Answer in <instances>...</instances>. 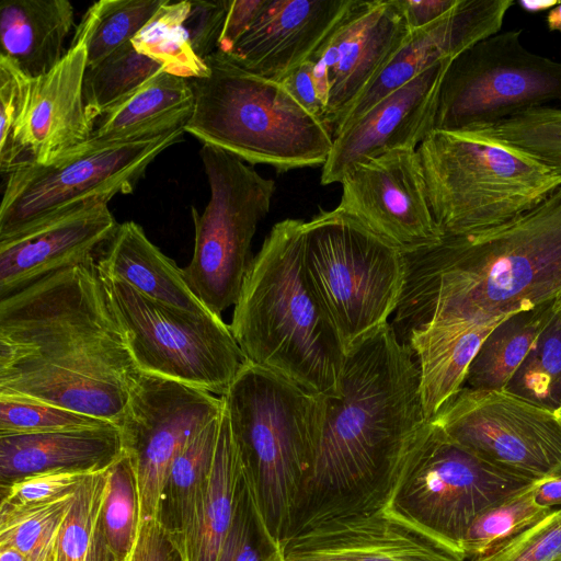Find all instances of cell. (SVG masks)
I'll list each match as a JSON object with an SVG mask.
<instances>
[{"mask_svg": "<svg viewBox=\"0 0 561 561\" xmlns=\"http://www.w3.org/2000/svg\"><path fill=\"white\" fill-rule=\"evenodd\" d=\"M420 381L413 353L390 323L346 353L337 391L324 394L313 461L284 541L331 520L386 508L428 421Z\"/></svg>", "mask_w": 561, "mask_h": 561, "instance_id": "1", "label": "cell"}, {"mask_svg": "<svg viewBox=\"0 0 561 561\" xmlns=\"http://www.w3.org/2000/svg\"><path fill=\"white\" fill-rule=\"evenodd\" d=\"M139 375L98 257L0 299V396L121 426Z\"/></svg>", "mask_w": 561, "mask_h": 561, "instance_id": "2", "label": "cell"}, {"mask_svg": "<svg viewBox=\"0 0 561 561\" xmlns=\"http://www.w3.org/2000/svg\"><path fill=\"white\" fill-rule=\"evenodd\" d=\"M393 325L534 310L561 289V186L529 211L478 233L404 253Z\"/></svg>", "mask_w": 561, "mask_h": 561, "instance_id": "3", "label": "cell"}, {"mask_svg": "<svg viewBox=\"0 0 561 561\" xmlns=\"http://www.w3.org/2000/svg\"><path fill=\"white\" fill-rule=\"evenodd\" d=\"M300 219L273 226L245 275L230 329L248 362L317 394H334L345 360L304 262Z\"/></svg>", "mask_w": 561, "mask_h": 561, "instance_id": "4", "label": "cell"}, {"mask_svg": "<svg viewBox=\"0 0 561 561\" xmlns=\"http://www.w3.org/2000/svg\"><path fill=\"white\" fill-rule=\"evenodd\" d=\"M208 73L190 80L194 94L185 133L278 172L323 165L333 146L330 128L306 111L277 81L215 51L206 57Z\"/></svg>", "mask_w": 561, "mask_h": 561, "instance_id": "5", "label": "cell"}, {"mask_svg": "<svg viewBox=\"0 0 561 561\" xmlns=\"http://www.w3.org/2000/svg\"><path fill=\"white\" fill-rule=\"evenodd\" d=\"M221 398L260 511L268 530L282 543L313 461L324 394L247 362Z\"/></svg>", "mask_w": 561, "mask_h": 561, "instance_id": "6", "label": "cell"}, {"mask_svg": "<svg viewBox=\"0 0 561 561\" xmlns=\"http://www.w3.org/2000/svg\"><path fill=\"white\" fill-rule=\"evenodd\" d=\"M417 152L444 237L508 222L561 186V176L538 158L482 131L434 129Z\"/></svg>", "mask_w": 561, "mask_h": 561, "instance_id": "7", "label": "cell"}, {"mask_svg": "<svg viewBox=\"0 0 561 561\" xmlns=\"http://www.w3.org/2000/svg\"><path fill=\"white\" fill-rule=\"evenodd\" d=\"M304 262L345 354L394 313L405 254L340 207L305 221Z\"/></svg>", "mask_w": 561, "mask_h": 561, "instance_id": "8", "label": "cell"}, {"mask_svg": "<svg viewBox=\"0 0 561 561\" xmlns=\"http://www.w3.org/2000/svg\"><path fill=\"white\" fill-rule=\"evenodd\" d=\"M533 482L480 458L428 420L404 459L385 511L463 561V540L476 517Z\"/></svg>", "mask_w": 561, "mask_h": 561, "instance_id": "9", "label": "cell"}, {"mask_svg": "<svg viewBox=\"0 0 561 561\" xmlns=\"http://www.w3.org/2000/svg\"><path fill=\"white\" fill-rule=\"evenodd\" d=\"M99 272L140 373L227 393L248 360L221 317L153 300Z\"/></svg>", "mask_w": 561, "mask_h": 561, "instance_id": "10", "label": "cell"}, {"mask_svg": "<svg viewBox=\"0 0 561 561\" xmlns=\"http://www.w3.org/2000/svg\"><path fill=\"white\" fill-rule=\"evenodd\" d=\"M201 158L210 197L203 213L191 208L195 243L183 275L205 308L221 317L238 301L254 257L252 240L276 184L221 149L203 145Z\"/></svg>", "mask_w": 561, "mask_h": 561, "instance_id": "11", "label": "cell"}, {"mask_svg": "<svg viewBox=\"0 0 561 561\" xmlns=\"http://www.w3.org/2000/svg\"><path fill=\"white\" fill-rule=\"evenodd\" d=\"M185 128L103 145L82 144L53 161L7 174L0 240L75 207L133 192L149 164L178 142Z\"/></svg>", "mask_w": 561, "mask_h": 561, "instance_id": "12", "label": "cell"}, {"mask_svg": "<svg viewBox=\"0 0 561 561\" xmlns=\"http://www.w3.org/2000/svg\"><path fill=\"white\" fill-rule=\"evenodd\" d=\"M522 33L500 31L453 59L440 83L434 129L483 130L561 101V62L527 49Z\"/></svg>", "mask_w": 561, "mask_h": 561, "instance_id": "13", "label": "cell"}, {"mask_svg": "<svg viewBox=\"0 0 561 561\" xmlns=\"http://www.w3.org/2000/svg\"><path fill=\"white\" fill-rule=\"evenodd\" d=\"M430 421L508 472L531 481L561 476V424L553 410L506 388L462 387Z\"/></svg>", "mask_w": 561, "mask_h": 561, "instance_id": "14", "label": "cell"}, {"mask_svg": "<svg viewBox=\"0 0 561 561\" xmlns=\"http://www.w3.org/2000/svg\"><path fill=\"white\" fill-rule=\"evenodd\" d=\"M224 410L206 390L140 373L119 426L137 479L140 520L158 517L170 468L182 449Z\"/></svg>", "mask_w": 561, "mask_h": 561, "instance_id": "15", "label": "cell"}, {"mask_svg": "<svg viewBox=\"0 0 561 561\" xmlns=\"http://www.w3.org/2000/svg\"><path fill=\"white\" fill-rule=\"evenodd\" d=\"M411 30L399 0H353L309 58L332 135Z\"/></svg>", "mask_w": 561, "mask_h": 561, "instance_id": "16", "label": "cell"}, {"mask_svg": "<svg viewBox=\"0 0 561 561\" xmlns=\"http://www.w3.org/2000/svg\"><path fill=\"white\" fill-rule=\"evenodd\" d=\"M341 184L337 207L403 253L443 240L430 206L417 149H394L360 162L344 175Z\"/></svg>", "mask_w": 561, "mask_h": 561, "instance_id": "17", "label": "cell"}, {"mask_svg": "<svg viewBox=\"0 0 561 561\" xmlns=\"http://www.w3.org/2000/svg\"><path fill=\"white\" fill-rule=\"evenodd\" d=\"M87 51L72 45L49 72L31 78L20 72L11 149L2 174L31 163L45 164L88 141L95 124L83 98Z\"/></svg>", "mask_w": 561, "mask_h": 561, "instance_id": "18", "label": "cell"}, {"mask_svg": "<svg viewBox=\"0 0 561 561\" xmlns=\"http://www.w3.org/2000/svg\"><path fill=\"white\" fill-rule=\"evenodd\" d=\"M453 60L423 71L333 138L321 184L341 183L356 164L394 149H417L434 130L443 77Z\"/></svg>", "mask_w": 561, "mask_h": 561, "instance_id": "19", "label": "cell"}, {"mask_svg": "<svg viewBox=\"0 0 561 561\" xmlns=\"http://www.w3.org/2000/svg\"><path fill=\"white\" fill-rule=\"evenodd\" d=\"M118 222L96 201L0 240V299L69 266L99 256Z\"/></svg>", "mask_w": 561, "mask_h": 561, "instance_id": "20", "label": "cell"}, {"mask_svg": "<svg viewBox=\"0 0 561 561\" xmlns=\"http://www.w3.org/2000/svg\"><path fill=\"white\" fill-rule=\"evenodd\" d=\"M514 0H457L443 16L410 33L389 64L353 103L333 138L383 98L477 42L501 31Z\"/></svg>", "mask_w": 561, "mask_h": 561, "instance_id": "21", "label": "cell"}, {"mask_svg": "<svg viewBox=\"0 0 561 561\" xmlns=\"http://www.w3.org/2000/svg\"><path fill=\"white\" fill-rule=\"evenodd\" d=\"M353 0H265L228 56L243 69L280 82L318 49Z\"/></svg>", "mask_w": 561, "mask_h": 561, "instance_id": "22", "label": "cell"}, {"mask_svg": "<svg viewBox=\"0 0 561 561\" xmlns=\"http://www.w3.org/2000/svg\"><path fill=\"white\" fill-rule=\"evenodd\" d=\"M280 546L283 561H462L385 510L324 523Z\"/></svg>", "mask_w": 561, "mask_h": 561, "instance_id": "23", "label": "cell"}, {"mask_svg": "<svg viewBox=\"0 0 561 561\" xmlns=\"http://www.w3.org/2000/svg\"><path fill=\"white\" fill-rule=\"evenodd\" d=\"M512 316L432 319L398 336L417 362L427 420L463 387L469 366L483 342Z\"/></svg>", "mask_w": 561, "mask_h": 561, "instance_id": "24", "label": "cell"}, {"mask_svg": "<svg viewBox=\"0 0 561 561\" xmlns=\"http://www.w3.org/2000/svg\"><path fill=\"white\" fill-rule=\"evenodd\" d=\"M125 454L119 426L0 435V482L49 471L98 472Z\"/></svg>", "mask_w": 561, "mask_h": 561, "instance_id": "25", "label": "cell"}, {"mask_svg": "<svg viewBox=\"0 0 561 561\" xmlns=\"http://www.w3.org/2000/svg\"><path fill=\"white\" fill-rule=\"evenodd\" d=\"M75 26L67 0H2L0 56L31 78L49 72L64 58L65 41Z\"/></svg>", "mask_w": 561, "mask_h": 561, "instance_id": "26", "label": "cell"}, {"mask_svg": "<svg viewBox=\"0 0 561 561\" xmlns=\"http://www.w3.org/2000/svg\"><path fill=\"white\" fill-rule=\"evenodd\" d=\"M193 108L190 80L161 71L107 110L84 144L128 141L185 128Z\"/></svg>", "mask_w": 561, "mask_h": 561, "instance_id": "27", "label": "cell"}, {"mask_svg": "<svg viewBox=\"0 0 561 561\" xmlns=\"http://www.w3.org/2000/svg\"><path fill=\"white\" fill-rule=\"evenodd\" d=\"M98 264L153 300L190 311L210 312L187 286L183 268L162 253L135 221L118 225L99 254Z\"/></svg>", "mask_w": 561, "mask_h": 561, "instance_id": "28", "label": "cell"}, {"mask_svg": "<svg viewBox=\"0 0 561 561\" xmlns=\"http://www.w3.org/2000/svg\"><path fill=\"white\" fill-rule=\"evenodd\" d=\"M243 467L225 408L213 468L193 520L180 540L187 561H216L230 527Z\"/></svg>", "mask_w": 561, "mask_h": 561, "instance_id": "29", "label": "cell"}, {"mask_svg": "<svg viewBox=\"0 0 561 561\" xmlns=\"http://www.w3.org/2000/svg\"><path fill=\"white\" fill-rule=\"evenodd\" d=\"M552 317L550 301L501 322L471 362L465 379L466 387L506 388Z\"/></svg>", "mask_w": 561, "mask_h": 561, "instance_id": "30", "label": "cell"}, {"mask_svg": "<svg viewBox=\"0 0 561 561\" xmlns=\"http://www.w3.org/2000/svg\"><path fill=\"white\" fill-rule=\"evenodd\" d=\"M221 415L222 412L209 422L176 456L162 490L157 518L180 540L192 524L202 492L210 474Z\"/></svg>", "mask_w": 561, "mask_h": 561, "instance_id": "31", "label": "cell"}, {"mask_svg": "<svg viewBox=\"0 0 561 561\" xmlns=\"http://www.w3.org/2000/svg\"><path fill=\"white\" fill-rule=\"evenodd\" d=\"M168 0H101L94 2L76 27L72 45H82L88 67L131 39Z\"/></svg>", "mask_w": 561, "mask_h": 561, "instance_id": "32", "label": "cell"}, {"mask_svg": "<svg viewBox=\"0 0 561 561\" xmlns=\"http://www.w3.org/2000/svg\"><path fill=\"white\" fill-rule=\"evenodd\" d=\"M191 1L168 0L131 39L134 48L158 62L165 72L192 80L205 77L208 68L193 50L184 22Z\"/></svg>", "mask_w": 561, "mask_h": 561, "instance_id": "33", "label": "cell"}, {"mask_svg": "<svg viewBox=\"0 0 561 561\" xmlns=\"http://www.w3.org/2000/svg\"><path fill=\"white\" fill-rule=\"evenodd\" d=\"M161 71H164L163 68L138 53L131 42L102 61L87 67L83 98L91 121L95 124L107 110Z\"/></svg>", "mask_w": 561, "mask_h": 561, "instance_id": "34", "label": "cell"}, {"mask_svg": "<svg viewBox=\"0 0 561 561\" xmlns=\"http://www.w3.org/2000/svg\"><path fill=\"white\" fill-rule=\"evenodd\" d=\"M536 484L497 501L476 517L463 540V561L491 553L553 510L536 503Z\"/></svg>", "mask_w": 561, "mask_h": 561, "instance_id": "35", "label": "cell"}, {"mask_svg": "<svg viewBox=\"0 0 561 561\" xmlns=\"http://www.w3.org/2000/svg\"><path fill=\"white\" fill-rule=\"evenodd\" d=\"M75 493L31 505L0 506V547L18 549L27 561H44L56 545Z\"/></svg>", "mask_w": 561, "mask_h": 561, "instance_id": "36", "label": "cell"}, {"mask_svg": "<svg viewBox=\"0 0 561 561\" xmlns=\"http://www.w3.org/2000/svg\"><path fill=\"white\" fill-rule=\"evenodd\" d=\"M139 525L140 503L136 473L130 458L124 454L108 468L100 518L106 543L119 561L129 558Z\"/></svg>", "mask_w": 561, "mask_h": 561, "instance_id": "37", "label": "cell"}, {"mask_svg": "<svg viewBox=\"0 0 561 561\" xmlns=\"http://www.w3.org/2000/svg\"><path fill=\"white\" fill-rule=\"evenodd\" d=\"M216 561H283L280 542L268 530L244 470L233 517Z\"/></svg>", "mask_w": 561, "mask_h": 561, "instance_id": "38", "label": "cell"}, {"mask_svg": "<svg viewBox=\"0 0 561 561\" xmlns=\"http://www.w3.org/2000/svg\"><path fill=\"white\" fill-rule=\"evenodd\" d=\"M548 409L561 402V319L552 317L506 387Z\"/></svg>", "mask_w": 561, "mask_h": 561, "instance_id": "39", "label": "cell"}, {"mask_svg": "<svg viewBox=\"0 0 561 561\" xmlns=\"http://www.w3.org/2000/svg\"><path fill=\"white\" fill-rule=\"evenodd\" d=\"M107 479L108 469L92 472L77 489L56 539V561H87L99 529Z\"/></svg>", "mask_w": 561, "mask_h": 561, "instance_id": "40", "label": "cell"}, {"mask_svg": "<svg viewBox=\"0 0 561 561\" xmlns=\"http://www.w3.org/2000/svg\"><path fill=\"white\" fill-rule=\"evenodd\" d=\"M476 131H482L529 152L561 176V108H531L490 128Z\"/></svg>", "mask_w": 561, "mask_h": 561, "instance_id": "41", "label": "cell"}, {"mask_svg": "<svg viewBox=\"0 0 561 561\" xmlns=\"http://www.w3.org/2000/svg\"><path fill=\"white\" fill-rule=\"evenodd\" d=\"M112 424L53 404L0 396V435L56 432Z\"/></svg>", "mask_w": 561, "mask_h": 561, "instance_id": "42", "label": "cell"}, {"mask_svg": "<svg viewBox=\"0 0 561 561\" xmlns=\"http://www.w3.org/2000/svg\"><path fill=\"white\" fill-rule=\"evenodd\" d=\"M469 561H561V507L491 553Z\"/></svg>", "mask_w": 561, "mask_h": 561, "instance_id": "43", "label": "cell"}, {"mask_svg": "<svg viewBox=\"0 0 561 561\" xmlns=\"http://www.w3.org/2000/svg\"><path fill=\"white\" fill-rule=\"evenodd\" d=\"M90 473L92 472L49 471L22 478L1 486L0 506L31 505L73 493Z\"/></svg>", "mask_w": 561, "mask_h": 561, "instance_id": "44", "label": "cell"}, {"mask_svg": "<svg viewBox=\"0 0 561 561\" xmlns=\"http://www.w3.org/2000/svg\"><path fill=\"white\" fill-rule=\"evenodd\" d=\"M230 0L191 1L184 22L191 46L202 59L217 50Z\"/></svg>", "mask_w": 561, "mask_h": 561, "instance_id": "45", "label": "cell"}, {"mask_svg": "<svg viewBox=\"0 0 561 561\" xmlns=\"http://www.w3.org/2000/svg\"><path fill=\"white\" fill-rule=\"evenodd\" d=\"M128 561H187L180 539L158 518L140 520Z\"/></svg>", "mask_w": 561, "mask_h": 561, "instance_id": "46", "label": "cell"}, {"mask_svg": "<svg viewBox=\"0 0 561 561\" xmlns=\"http://www.w3.org/2000/svg\"><path fill=\"white\" fill-rule=\"evenodd\" d=\"M265 0H230L216 51L228 55L249 30Z\"/></svg>", "mask_w": 561, "mask_h": 561, "instance_id": "47", "label": "cell"}, {"mask_svg": "<svg viewBox=\"0 0 561 561\" xmlns=\"http://www.w3.org/2000/svg\"><path fill=\"white\" fill-rule=\"evenodd\" d=\"M280 83L306 111L325 124L324 105L316 84L314 65L310 59L289 73Z\"/></svg>", "mask_w": 561, "mask_h": 561, "instance_id": "48", "label": "cell"}, {"mask_svg": "<svg viewBox=\"0 0 561 561\" xmlns=\"http://www.w3.org/2000/svg\"><path fill=\"white\" fill-rule=\"evenodd\" d=\"M411 32L427 26L447 13L457 0H399Z\"/></svg>", "mask_w": 561, "mask_h": 561, "instance_id": "49", "label": "cell"}, {"mask_svg": "<svg viewBox=\"0 0 561 561\" xmlns=\"http://www.w3.org/2000/svg\"><path fill=\"white\" fill-rule=\"evenodd\" d=\"M535 501L542 507H561V476L537 481Z\"/></svg>", "mask_w": 561, "mask_h": 561, "instance_id": "50", "label": "cell"}, {"mask_svg": "<svg viewBox=\"0 0 561 561\" xmlns=\"http://www.w3.org/2000/svg\"><path fill=\"white\" fill-rule=\"evenodd\" d=\"M547 25L550 31L561 32V1L549 10L547 14Z\"/></svg>", "mask_w": 561, "mask_h": 561, "instance_id": "51", "label": "cell"}, {"mask_svg": "<svg viewBox=\"0 0 561 561\" xmlns=\"http://www.w3.org/2000/svg\"><path fill=\"white\" fill-rule=\"evenodd\" d=\"M0 561H27V559L15 548L0 547Z\"/></svg>", "mask_w": 561, "mask_h": 561, "instance_id": "52", "label": "cell"}, {"mask_svg": "<svg viewBox=\"0 0 561 561\" xmlns=\"http://www.w3.org/2000/svg\"><path fill=\"white\" fill-rule=\"evenodd\" d=\"M560 1H522L520 4L525 10L528 11H541L546 9H552Z\"/></svg>", "mask_w": 561, "mask_h": 561, "instance_id": "53", "label": "cell"}, {"mask_svg": "<svg viewBox=\"0 0 561 561\" xmlns=\"http://www.w3.org/2000/svg\"><path fill=\"white\" fill-rule=\"evenodd\" d=\"M551 310L554 317L561 319V289L551 300Z\"/></svg>", "mask_w": 561, "mask_h": 561, "instance_id": "54", "label": "cell"}, {"mask_svg": "<svg viewBox=\"0 0 561 561\" xmlns=\"http://www.w3.org/2000/svg\"><path fill=\"white\" fill-rule=\"evenodd\" d=\"M553 414H554V416H556L557 421L561 424V402H560V404L558 405V408H556V409L553 410Z\"/></svg>", "mask_w": 561, "mask_h": 561, "instance_id": "55", "label": "cell"}, {"mask_svg": "<svg viewBox=\"0 0 561 561\" xmlns=\"http://www.w3.org/2000/svg\"><path fill=\"white\" fill-rule=\"evenodd\" d=\"M44 561H56V554H55V547L54 549L47 554V557L44 559Z\"/></svg>", "mask_w": 561, "mask_h": 561, "instance_id": "56", "label": "cell"}]
</instances>
